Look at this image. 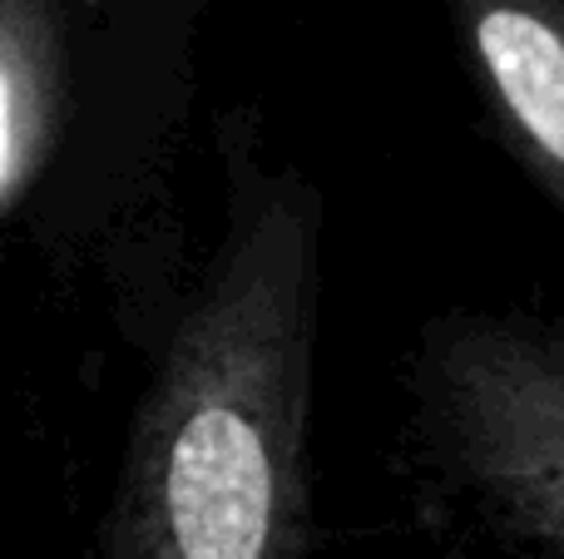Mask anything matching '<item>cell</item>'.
<instances>
[{"label": "cell", "mask_w": 564, "mask_h": 559, "mask_svg": "<svg viewBox=\"0 0 564 559\" xmlns=\"http://www.w3.org/2000/svg\"><path fill=\"white\" fill-rule=\"evenodd\" d=\"M406 376L431 511L510 559H564V317L441 313Z\"/></svg>", "instance_id": "2"}, {"label": "cell", "mask_w": 564, "mask_h": 559, "mask_svg": "<svg viewBox=\"0 0 564 559\" xmlns=\"http://www.w3.org/2000/svg\"><path fill=\"white\" fill-rule=\"evenodd\" d=\"M327 204L224 129V213L134 406L95 559H317L312 376Z\"/></svg>", "instance_id": "1"}, {"label": "cell", "mask_w": 564, "mask_h": 559, "mask_svg": "<svg viewBox=\"0 0 564 559\" xmlns=\"http://www.w3.org/2000/svg\"><path fill=\"white\" fill-rule=\"evenodd\" d=\"M75 89V0H0V213L55 154Z\"/></svg>", "instance_id": "4"}, {"label": "cell", "mask_w": 564, "mask_h": 559, "mask_svg": "<svg viewBox=\"0 0 564 559\" xmlns=\"http://www.w3.org/2000/svg\"><path fill=\"white\" fill-rule=\"evenodd\" d=\"M500 149L564 218V0H441Z\"/></svg>", "instance_id": "3"}]
</instances>
